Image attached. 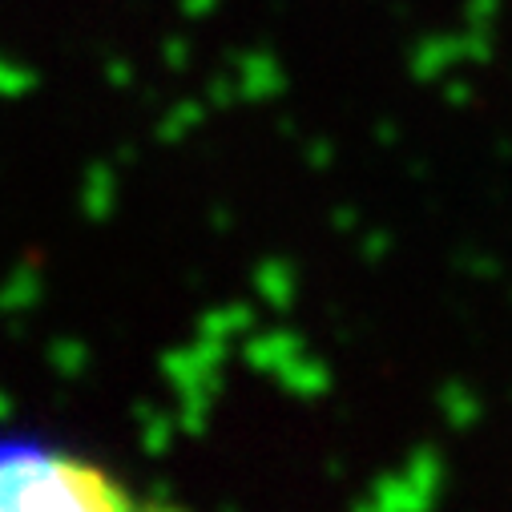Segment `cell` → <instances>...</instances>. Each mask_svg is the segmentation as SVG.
I'll return each mask as SVG.
<instances>
[{
	"label": "cell",
	"mask_w": 512,
	"mask_h": 512,
	"mask_svg": "<svg viewBox=\"0 0 512 512\" xmlns=\"http://www.w3.org/2000/svg\"><path fill=\"white\" fill-rule=\"evenodd\" d=\"M0 512H178L61 448H0Z\"/></svg>",
	"instance_id": "1"
}]
</instances>
